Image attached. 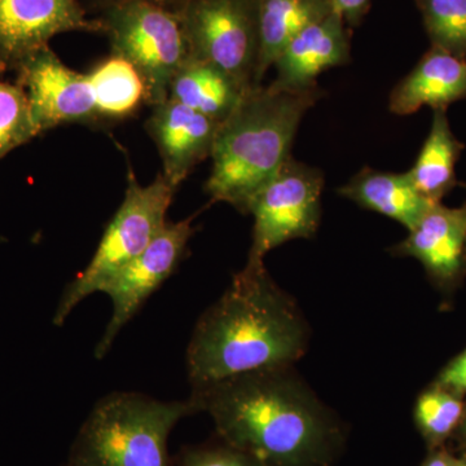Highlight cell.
Listing matches in <instances>:
<instances>
[{"mask_svg":"<svg viewBox=\"0 0 466 466\" xmlns=\"http://www.w3.org/2000/svg\"><path fill=\"white\" fill-rule=\"evenodd\" d=\"M351 60L350 33L343 18L333 12L306 27L276 58L272 85L285 90L317 87L321 73Z\"/></svg>","mask_w":466,"mask_h":466,"instance_id":"13","label":"cell"},{"mask_svg":"<svg viewBox=\"0 0 466 466\" xmlns=\"http://www.w3.org/2000/svg\"></svg>","mask_w":466,"mask_h":466,"instance_id":"31","label":"cell"},{"mask_svg":"<svg viewBox=\"0 0 466 466\" xmlns=\"http://www.w3.org/2000/svg\"><path fill=\"white\" fill-rule=\"evenodd\" d=\"M309 327L265 260L251 262L198 319L187 349L193 389L231 377L293 366L309 345Z\"/></svg>","mask_w":466,"mask_h":466,"instance_id":"2","label":"cell"},{"mask_svg":"<svg viewBox=\"0 0 466 466\" xmlns=\"http://www.w3.org/2000/svg\"><path fill=\"white\" fill-rule=\"evenodd\" d=\"M198 403L113 392L97 401L76 435L66 466H170L167 441Z\"/></svg>","mask_w":466,"mask_h":466,"instance_id":"4","label":"cell"},{"mask_svg":"<svg viewBox=\"0 0 466 466\" xmlns=\"http://www.w3.org/2000/svg\"><path fill=\"white\" fill-rule=\"evenodd\" d=\"M101 24L112 55L139 73L146 103L155 106L167 100L175 73L191 56L180 14L135 0L106 8Z\"/></svg>","mask_w":466,"mask_h":466,"instance_id":"6","label":"cell"},{"mask_svg":"<svg viewBox=\"0 0 466 466\" xmlns=\"http://www.w3.org/2000/svg\"><path fill=\"white\" fill-rule=\"evenodd\" d=\"M465 260H466V251H465Z\"/></svg>","mask_w":466,"mask_h":466,"instance_id":"30","label":"cell"},{"mask_svg":"<svg viewBox=\"0 0 466 466\" xmlns=\"http://www.w3.org/2000/svg\"><path fill=\"white\" fill-rule=\"evenodd\" d=\"M431 133L415 165L407 171L417 191L435 204L456 186V164L464 144L451 130L447 109L433 110Z\"/></svg>","mask_w":466,"mask_h":466,"instance_id":"19","label":"cell"},{"mask_svg":"<svg viewBox=\"0 0 466 466\" xmlns=\"http://www.w3.org/2000/svg\"><path fill=\"white\" fill-rule=\"evenodd\" d=\"M192 222L193 217L179 222H167L148 248L119 272L104 291L112 300V318L95 349V357L106 358L126 324L174 274L195 235Z\"/></svg>","mask_w":466,"mask_h":466,"instance_id":"9","label":"cell"},{"mask_svg":"<svg viewBox=\"0 0 466 466\" xmlns=\"http://www.w3.org/2000/svg\"><path fill=\"white\" fill-rule=\"evenodd\" d=\"M97 30L78 0H0V72H16L57 34Z\"/></svg>","mask_w":466,"mask_h":466,"instance_id":"11","label":"cell"},{"mask_svg":"<svg viewBox=\"0 0 466 466\" xmlns=\"http://www.w3.org/2000/svg\"><path fill=\"white\" fill-rule=\"evenodd\" d=\"M179 466H263L258 460L251 458L240 450L228 444L219 447H200L184 450Z\"/></svg>","mask_w":466,"mask_h":466,"instance_id":"24","label":"cell"},{"mask_svg":"<svg viewBox=\"0 0 466 466\" xmlns=\"http://www.w3.org/2000/svg\"><path fill=\"white\" fill-rule=\"evenodd\" d=\"M35 137L25 92L18 84L0 81V159Z\"/></svg>","mask_w":466,"mask_h":466,"instance_id":"23","label":"cell"},{"mask_svg":"<svg viewBox=\"0 0 466 466\" xmlns=\"http://www.w3.org/2000/svg\"><path fill=\"white\" fill-rule=\"evenodd\" d=\"M97 119H125L146 103V87L128 61L110 54L87 73Z\"/></svg>","mask_w":466,"mask_h":466,"instance_id":"20","label":"cell"},{"mask_svg":"<svg viewBox=\"0 0 466 466\" xmlns=\"http://www.w3.org/2000/svg\"><path fill=\"white\" fill-rule=\"evenodd\" d=\"M460 424H461L462 441H464L466 446V410H464V416H462V420Z\"/></svg>","mask_w":466,"mask_h":466,"instance_id":"29","label":"cell"},{"mask_svg":"<svg viewBox=\"0 0 466 466\" xmlns=\"http://www.w3.org/2000/svg\"><path fill=\"white\" fill-rule=\"evenodd\" d=\"M466 99V60L431 47L410 75L395 86L389 100L394 115L410 116L422 106L447 109Z\"/></svg>","mask_w":466,"mask_h":466,"instance_id":"15","label":"cell"},{"mask_svg":"<svg viewBox=\"0 0 466 466\" xmlns=\"http://www.w3.org/2000/svg\"><path fill=\"white\" fill-rule=\"evenodd\" d=\"M329 0H259V60L256 86L306 27L333 14Z\"/></svg>","mask_w":466,"mask_h":466,"instance_id":"18","label":"cell"},{"mask_svg":"<svg viewBox=\"0 0 466 466\" xmlns=\"http://www.w3.org/2000/svg\"><path fill=\"white\" fill-rule=\"evenodd\" d=\"M339 193L360 208L397 220L408 231L435 205L417 191L408 173H388L370 167L361 168Z\"/></svg>","mask_w":466,"mask_h":466,"instance_id":"16","label":"cell"},{"mask_svg":"<svg viewBox=\"0 0 466 466\" xmlns=\"http://www.w3.org/2000/svg\"><path fill=\"white\" fill-rule=\"evenodd\" d=\"M435 385L460 397L466 394V349L441 370Z\"/></svg>","mask_w":466,"mask_h":466,"instance_id":"25","label":"cell"},{"mask_svg":"<svg viewBox=\"0 0 466 466\" xmlns=\"http://www.w3.org/2000/svg\"><path fill=\"white\" fill-rule=\"evenodd\" d=\"M333 11L343 18L346 25L358 26L370 7V0H329Z\"/></svg>","mask_w":466,"mask_h":466,"instance_id":"26","label":"cell"},{"mask_svg":"<svg viewBox=\"0 0 466 466\" xmlns=\"http://www.w3.org/2000/svg\"><path fill=\"white\" fill-rule=\"evenodd\" d=\"M291 367L256 370L191 397L218 434L263 466H324L339 433L333 417Z\"/></svg>","mask_w":466,"mask_h":466,"instance_id":"1","label":"cell"},{"mask_svg":"<svg viewBox=\"0 0 466 466\" xmlns=\"http://www.w3.org/2000/svg\"><path fill=\"white\" fill-rule=\"evenodd\" d=\"M104 5V8H108L110 5H119V3L135 2V0H97ZM140 2H148L152 5H158V7L170 9V11L177 12L180 14L184 5L188 3V0H140Z\"/></svg>","mask_w":466,"mask_h":466,"instance_id":"28","label":"cell"},{"mask_svg":"<svg viewBox=\"0 0 466 466\" xmlns=\"http://www.w3.org/2000/svg\"><path fill=\"white\" fill-rule=\"evenodd\" d=\"M323 96L319 86L285 90L254 86L220 125L205 189L211 200L248 214L249 205L290 157L303 116Z\"/></svg>","mask_w":466,"mask_h":466,"instance_id":"3","label":"cell"},{"mask_svg":"<svg viewBox=\"0 0 466 466\" xmlns=\"http://www.w3.org/2000/svg\"><path fill=\"white\" fill-rule=\"evenodd\" d=\"M422 466H466V459L456 458L446 450H435Z\"/></svg>","mask_w":466,"mask_h":466,"instance_id":"27","label":"cell"},{"mask_svg":"<svg viewBox=\"0 0 466 466\" xmlns=\"http://www.w3.org/2000/svg\"><path fill=\"white\" fill-rule=\"evenodd\" d=\"M16 72L38 135L61 125L97 121L87 75L67 67L50 46L26 58Z\"/></svg>","mask_w":466,"mask_h":466,"instance_id":"10","label":"cell"},{"mask_svg":"<svg viewBox=\"0 0 466 466\" xmlns=\"http://www.w3.org/2000/svg\"><path fill=\"white\" fill-rule=\"evenodd\" d=\"M219 122L167 99L152 106L146 130L162 159V175L174 188L188 177L193 168L211 157Z\"/></svg>","mask_w":466,"mask_h":466,"instance_id":"12","label":"cell"},{"mask_svg":"<svg viewBox=\"0 0 466 466\" xmlns=\"http://www.w3.org/2000/svg\"><path fill=\"white\" fill-rule=\"evenodd\" d=\"M417 5L431 47L466 60V0H417Z\"/></svg>","mask_w":466,"mask_h":466,"instance_id":"21","label":"cell"},{"mask_svg":"<svg viewBox=\"0 0 466 466\" xmlns=\"http://www.w3.org/2000/svg\"><path fill=\"white\" fill-rule=\"evenodd\" d=\"M324 175L290 156L251 200L253 241L248 260L260 262L285 242L311 238L321 219Z\"/></svg>","mask_w":466,"mask_h":466,"instance_id":"8","label":"cell"},{"mask_svg":"<svg viewBox=\"0 0 466 466\" xmlns=\"http://www.w3.org/2000/svg\"><path fill=\"white\" fill-rule=\"evenodd\" d=\"M175 192L177 188L164 175L159 174L148 186H142L130 168L121 207L106 227L90 263L64 289L52 323L64 325L82 300L97 291L104 293L116 275L148 248L167 225Z\"/></svg>","mask_w":466,"mask_h":466,"instance_id":"5","label":"cell"},{"mask_svg":"<svg viewBox=\"0 0 466 466\" xmlns=\"http://www.w3.org/2000/svg\"><path fill=\"white\" fill-rule=\"evenodd\" d=\"M462 397L434 385L420 395L415 408L417 428L426 441L438 449L461 422L464 416Z\"/></svg>","mask_w":466,"mask_h":466,"instance_id":"22","label":"cell"},{"mask_svg":"<svg viewBox=\"0 0 466 466\" xmlns=\"http://www.w3.org/2000/svg\"><path fill=\"white\" fill-rule=\"evenodd\" d=\"M180 16L192 57L225 70L244 87L256 86L259 0H188Z\"/></svg>","mask_w":466,"mask_h":466,"instance_id":"7","label":"cell"},{"mask_svg":"<svg viewBox=\"0 0 466 466\" xmlns=\"http://www.w3.org/2000/svg\"><path fill=\"white\" fill-rule=\"evenodd\" d=\"M408 232L392 253L419 260L440 284L458 280L466 263V204L460 208L435 204Z\"/></svg>","mask_w":466,"mask_h":466,"instance_id":"14","label":"cell"},{"mask_svg":"<svg viewBox=\"0 0 466 466\" xmlns=\"http://www.w3.org/2000/svg\"><path fill=\"white\" fill-rule=\"evenodd\" d=\"M249 90L225 70L189 56L175 73L167 99L223 124Z\"/></svg>","mask_w":466,"mask_h":466,"instance_id":"17","label":"cell"}]
</instances>
